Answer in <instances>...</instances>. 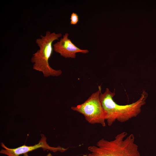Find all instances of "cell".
I'll return each instance as SVG.
<instances>
[{
  "label": "cell",
  "instance_id": "cell-1",
  "mask_svg": "<svg viewBox=\"0 0 156 156\" xmlns=\"http://www.w3.org/2000/svg\"><path fill=\"white\" fill-rule=\"evenodd\" d=\"M115 95L114 89L112 92L106 88L103 93L101 92L99 99L102 106L106 115L107 125L111 126L116 120L121 123L125 122L135 117L141 112L142 107L146 103L148 96V93L143 90L140 98L131 104L120 105L114 100Z\"/></svg>",
  "mask_w": 156,
  "mask_h": 156
},
{
  "label": "cell",
  "instance_id": "cell-2",
  "mask_svg": "<svg viewBox=\"0 0 156 156\" xmlns=\"http://www.w3.org/2000/svg\"><path fill=\"white\" fill-rule=\"evenodd\" d=\"M127 135V132H123L112 140L102 138L96 145L89 146V153L83 156H141L134 135Z\"/></svg>",
  "mask_w": 156,
  "mask_h": 156
},
{
  "label": "cell",
  "instance_id": "cell-3",
  "mask_svg": "<svg viewBox=\"0 0 156 156\" xmlns=\"http://www.w3.org/2000/svg\"><path fill=\"white\" fill-rule=\"evenodd\" d=\"M62 36L60 33H51L47 31L44 35H41L40 38L36 40L39 49L33 54L31 61L33 64V69L42 72L44 77H57L62 73L60 70L52 68L49 63L53 49V43L55 40H59Z\"/></svg>",
  "mask_w": 156,
  "mask_h": 156
},
{
  "label": "cell",
  "instance_id": "cell-4",
  "mask_svg": "<svg viewBox=\"0 0 156 156\" xmlns=\"http://www.w3.org/2000/svg\"><path fill=\"white\" fill-rule=\"evenodd\" d=\"M101 92V86H99L98 91L92 94L84 103L72 107L71 109L82 114L89 123L99 124L104 127L106 115L100 100Z\"/></svg>",
  "mask_w": 156,
  "mask_h": 156
},
{
  "label": "cell",
  "instance_id": "cell-5",
  "mask_svg": "<svg viewBox=\"0 0 156 156\" xmlns=\"http://www.w3.org/2000/svg\"><path fill=\"white\" fill-rule=\"evenodd\" d=\"M41 139L38 143L32 146H28L24 145L15 148H10L7 147L3 143H1V146L5 149L1 150L0 153L8 156H19L21 154L27 153L40 148H42L44 150H48L53 152L60 151L62 153L68 149V148H64L60 146L55 147H51L47 142L45 136L43 134H41Z\"/></svg>",
  "mask_w": 156,
  "mask_h": 156
},
{
  "label": "cell",
  "instance_id": "cell-6",
  "mask_svg": "<svg viewBox=\"0 0 156 156\" xmlns=\"http://www.w3.org/2000/svg\"><path fill=\"white\" fill-rule=\"evenodd\" d=\"M69 34L66 33L59 40L53 45L54 50L65 58H75L77 53L86 54L89 52L87 49H81L77 47L68 38Z\"/></svg>",
  "mask_w": 156,
  "mask_h": 156
},
{
  "label": "cell",
  "instance_id": "cell-7",
  "mask_svg": "<svg viewBox=\"0 0 156 156\" xmlns=\"http://www.w3.org/2000/svg\"><path fill=\"white\" fill-rule=\"evenodd\" d=\"M70 23L72 25L77 24L79 21L78 15L77 13L73 12L71 15L70 18Z\"/></svg>",
  "mask_w": 156,
  "mask_h": 156
},
{
  "label": "cell",
  "instance_id": "cell-8",
  "mask_svg": "<svg viewBox=\"0 0 156 156\" xmlns=\"http://www.w3.org/2000/svg\"><path fill=\"white\" fill-rule=\"evenodd\" d=\"M23 156H29L27 153H25L23 154ZM46 156H52V155L50 153H49Z\"/></svg>",
  "mask_w": 156,
  "mask_h": 156
}]
</instances>
